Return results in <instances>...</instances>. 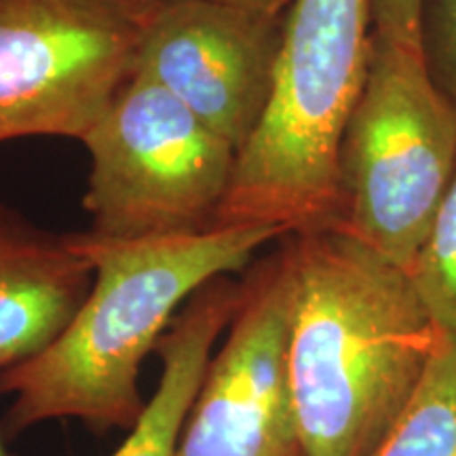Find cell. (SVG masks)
Listing matches in <instances>:
<instances>
[{"label":"cell","mask_w":456,"mask_h":456,"mask_svg":"<svg viewBox=\"0 0 456 456\" xmlns=\"http://www.w3.org/2000/svg\"><path fill=\"white\" fill-rule=\"evenodd\" d=\"M288 370L306 456H370L442 336L408 273L338 226L279 239Z\"/></svg>","instance_id":"obj_1"},{"label":"cell","mask_w":456,"mask_h":456,"mask_svg":"<svg viewBox=\"0 0 456 456\" xmlns=\"http://www.w3.org/2000/svg\"><path fill=\"white\" fill-rule=\"evenodd\" d=\"M283 235L262 224L151 239L72 232L94 266L91 289L47 349L0 370V395L13 397L4 436L55 419H78L95 433L131 429L146 408L142 363L182 306L214 279L248 269Z\"/></svg>","instance_id":"obj_2"},{"label":"cell","mask_w":456,"mask_h":456,"mask_svg":"<svg viewBox=\"0 0 456 456\" xmlns=\"http://www.w3.org/2000/svg\"><path fill=\"white\" fill-rule=\"evenodd\" d=\"M370 0H292L271 106L239 152L216 226L305 232L340 218L338 146L366 78Z\"/></svg>","instance_id":"obj_3"},{"label":"cell","mask_w":456,"mask_h":456,"mask_svg":"<svg viewBox=\"0 0 456 456\" xmlns=\"http://www.w3.org/2000/svg\"><path fill=\"white\" fill-rule=\"evenodd\" d=\"M456 174V110L419 43L372 32L338 146V228L408 271Z\"/></svg>","instance_id":"obj_4"},{"label":"cell","mask_w":456,"mask_h":456,"mask_svg":"<svg viewBox=\"0 0 456 456\" xmlns=\"http://www.w3.org/2000/svg\"><path fill=\"white\" fill-rule=\"evenodd\" d=\"M81 142L89 152L83 208L94 235L151 239L214 228L239 151L135 70Z\"/></svg>","instance_id":"obj_5"},{"label":"cell","mask_w":456,"mask_h":456,"mask_svg":"<svg viewBox=\"0 0 456 456\" xmlns=\"http://www.w3.org/2000/svg\"><path fill=\"white\" fill-rule=\"evenodd\" d=\"M157 0H0V142L81 140L138 70Z\"/></svg>","instance_id":"obj_6"},{"label":"cell","mask_w":456,"mask_h":456,"mask_svg":"<svg viewBox=\"0 0 456 456\" xmlns=\"http://www.w3.org/2000/svg\"><path fill=\"white\" fill-rule=\"evenodd\" d=\"M289 292L279 245L239 281L226 338L209 359L178 456H306L288 370Z\"/></svg>","instance_id":"obj_7"},{"label":"cell","mask_w":456,"mask_h":456,"mask_svg":"<svg viewBox=\"0 0 456 456\" xmlns=\"http://www.w3.org/2000/svg\"><path fill=\"white\" fill-rule=\"evenodd\" d=\"M288 11L224 3H161L142 41L138 72L151 77L239 152L275 94Z\"/></svg>","instance_id":"obj_8"},{"label":"cell","mask_w":456,"mask_h":456,"mask_svg":"<svg viewBox=\"0 0 456 456\" xmlns=\"http://www.w3.org/2000/svg\"><path fill=\"white\" fill-rule=\"evenodd\" d=\"M94 266L70 235H51L0 205V370L47 349L87 298Z\"/></svg>","instance_id":"obj_9"},{"label":"cell","mask_w":456,"mask_h":456,"mask_svg":"<svg viewBox=\"0 0 456 456\" xmlns=\"http://www.w3.org/2000/svg\"><path fill=\"white\" fill-rule=\"evenodd\" d=\"M239 281L228 275L203 285L174 317L155 353L161 362L157 389L127 440L110 456H178V444L214 346L237 309Z\"/></svg>","instance_id":"obj_10"},{"label":"cell","mask_w":456,"mask_h":456,"mask_svg":"<svg viewBox=\"0 0 456 456\" xmlns=\"http://www.w3.org/2000/svg\"><path fill=\"white\" fill-rule=\"evenodd\" d=\"M370 456H456V345L440 338L412 397Z\"/></svg>","instance_id":"obj_11"},{"label":"cell","mask_w":456,"mask_h":456,"mask_svg":"<svg viewBox=\"0 0 456 456\" xmlns=\"http://www.w3.org/2000/svg\"><path fill=\"white\" fill-rule=\"evenodd\" d=\"M406 273L437 334L456 345V174Z\"/></svg>","instance_id":"obj_12"},{"label":"cell","mask_w":456,"mask_h":456,"mask_svg":"<svg viewBox=\"0 0 456 456\" xmlns=\"http://www.w3.org/2000/svg\"><path fill=\"white\" fill-rule=\"evenodd\" d=\"M419 47L431 83L456 110V0H423Z\"/></svg>","instance_id":"obj_13"},{"label":"cell","mask_w":456,"mask_h":456,"mask_svg":"<svg viewBox=\"0 0 456 456\" xmlns=\"http://www.w3.org/2000/svg\"><path fill=\"white\" fill-rule=\"evenodd\" d=\"M423 0H370L372 32L419 43V17Z\"/></svg>","instance_id":"obj_14"},{"label":"cell","mask_w":456,"mask_h":456,"mask_svg":"<svg viewBox=\"0 0 456 456\" xmlns=\"http://www.w3.org/2000/svg\"><path fill=\"white\" fill-rule=\"evenodd\" d=\"M157 3H178V0H157ZM201 3L239 4V7H254L265 11H288L292 0H201Z\"/></svg>","instance_id":"obj_15"},{"label":"cell","mask_w":456,"mask_h":456,"mask_svg":"<svg viewBox=\"0 0 456 456\" xmlns=\"http://www.w3.org/2000/svg\"><path fill=\"white\" fill-rule=\"evenodd\" d=\"M0 456H11V452L7 450V446H4V437H3V433H0Z\"/></svg>","instance_id":"obj_16"}]
</instances>
